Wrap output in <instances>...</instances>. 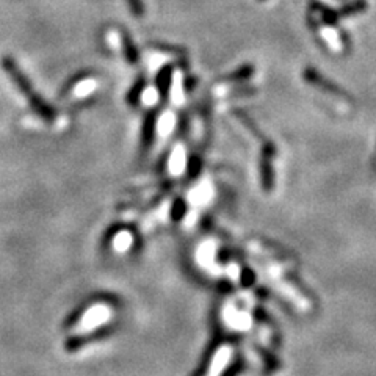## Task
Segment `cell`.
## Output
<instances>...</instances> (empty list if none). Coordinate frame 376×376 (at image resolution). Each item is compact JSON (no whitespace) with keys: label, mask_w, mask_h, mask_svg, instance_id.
<instances>
[{"label":"cell","mask_w":376,"mask_h":376,"mask_svg":"<svg viewBox=\"0 0 376 376\" xmlns=\"http://www.w3.org/2000/svg\"><path fill=\"white\" fill-rule=\"evenodd\" d=\"M113 309L107 303H94L83 311L81 318L76 322L72 328L74 335H87L96 333L98 329L104 328L105 324L112 322Z\"/></svg>","instance_id":"1"},{"label":"cell","mask_w":376,"mask_h":376,"mask_svg":"<svg viewBox=\"0 0 376 376\" xmlns=\"http://www.w3.org/2000/svg\"><path fill=\"white\" fill-rule=\"evenodd\" d=\"M3 67H5V71L10 74L11 81L18 85V88L27 96L28 99H30L28 102H30V105L38 112V115L41 116L43 119H45V121H54V119L56 118V115H55V112L52 110V107L44 104L43 99L39 98L35 91L32 90L30 82H28L24 74L19 71V67L16 66V63L11 59H5L3 60Z\"/></svg>","instance_id":"2"},{"label":"cell","mask_w":376,"mask_h":376,"mask_svg":"<svg viewBox=\"0 0 376 376\" xmlns=\"http://www.w3.org/2000/svg\"><path fill=\"white\" fill-rule=\"evenodd\" d=\"M135 243V238L132 232L129 231H119L112 238V248L116 254H127L132 249Z\"/></svg>","instance_id":"3"},{"label":"cell","mask_w":376,"mask_h":376,"mask_svg":"<svg viewBox=\"0 0 376 376\" xmlns=\"http://www.w3.org/2000/svg\"><path fill=\"white\" fill-rule=\"evenodd\" d=\"M154 127H156V112H151L147 115L146 121H145V127H143V147H149L152 143V136H154Z\"/></svg>","instance_id":"4"},{"label":"cell","mask_w":376,"mask_h":376,"mask_svg":"<svg viewBox=\"0 0 376 376\" xmlns=\"http://www.w3.org/2000/svg\"><path fill=\"white\" fill-rule=\"evenodd\" d=\"M169 83H171V71H169V67H165V70L158 74V79H157L158 91H160L162 98H167V94L169 91Z\"/></svg>","instance_id":"5"},{"label":"cell","mask_w":376,"mask_h":376,"mask_svg":"<svg viewBox=\"0 0 376 376\" xmlns=\"http://www.w3.org/2000/svg\"><path fill=\"white\" fill-rule=\"evenodd\" d=\"M123 43H124V49H125V56H127L130 63H135L136 60H138V52L135 50V45L132 44V41H130L127 33L123 35Z\"/></svg>","instance_id":"6"},{"label":"cell","mask_w":376,"mask_h":376,"mask_svg":"<svg viewBox=\"0 0 376 376\" xmlns=\"http://www.w3.org/2000/svg\"><path fill=\"white\" fill-rule=\"evenodd\" d=\"M143 88H145V82L143 81H140V82L135 83V87L132 88V91H130L129 96H127V99H129L130 104H132V105L138 104V99H140L141 93H143Z\"/></svg>","instance_id":"7"},{"label":"cell","mask_w":376,"mask_h":376,"mask_svg":"<svg viewBox=\"0 0 376 376\" xmlns=\"http://www.w3.org/2000/svg\"><path fill=\"white\" fill-rule=\"evenodd\" d=\"M243 284H244V286H248V284L249 282H253L254 281V275H253V273H249V271H244L243 273Z\"/></svg>","instance_id":"8"}]
</instances>
